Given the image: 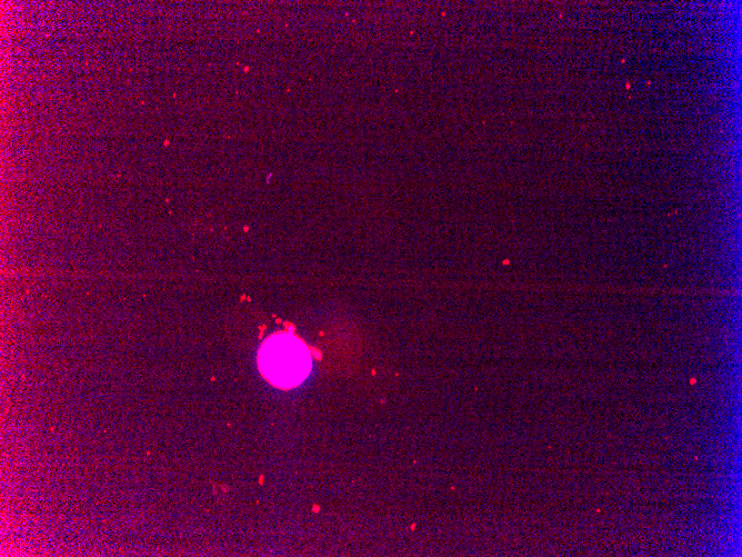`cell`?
<instances>
[{
	"instance_id": "6da1fadb",
	"label": "cell",
	"mask_w": 742,
	"mask_h": 557,
	"mask_svg": "<svg viewBox=\"0 0 742 557\" xmlns=\"http://www.w3.org/2000/svg\"><path fill=\"white\" fill-rule=\"evenodd\" d=\"M311 355L307 345L291 332L270 335L258 352L261 375L273 386L290 389L299 386L310 374Z\"/></svg>"
}]
</instances>
